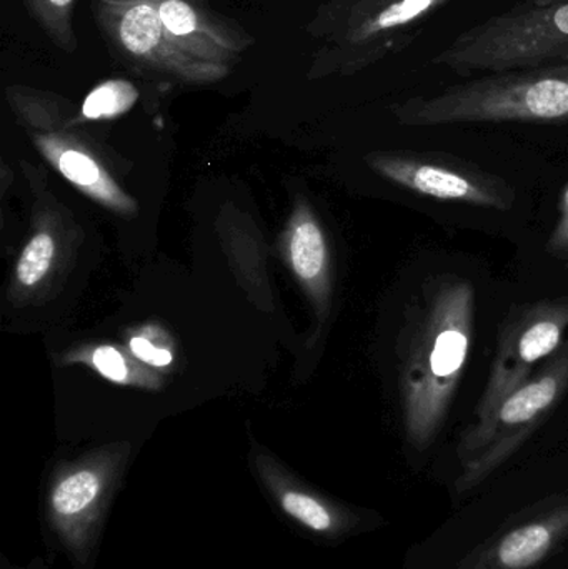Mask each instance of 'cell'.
I'll use <instances>...</instances> for the list:
<instances>
[{
  "label": "cell",
  "instance_id": "6da1fadb",
  "mask_svg": "<svg viewBox=\"0 0 568 569\" xmlns=\"http://www.w3.org/2000/svg\"><path fill=\"white\" fill-rule=\"evenodd\" d=\"M476 284L457 273L429 276L413 295L400 335V398L410 445L436 443L476 341Z\"/></svg>",
  "mask_w": 568,
  "mask_h": 569
},
{
  "label": "cell",
  "instance_id": "7a4b0ae2",
  "mask_svg": "<svg viewBox=\"0 0 568 569\" xmlns=\"http://www.w3.org/2000/svg\"><path fill=\"white\" fill-rule=\"evenodd\" d=\"M406 127L568 123V62L504 70L392 107Z\"/></svg>",
  "mask_w": 568,
  "mask_h": 569
},
{
  "label": "cell",
  "instance_id": "3957f363",
  "mask_svg": "<svg viewBox=\"0 0 568 569\" xmlns=\"http://www.w3.org/2000/svg\"><path fill=\"white\" fill-rule=\"evenodd\" d=\"M456 0H332L313 20V72L352 76L409 49Z\"/></svg>",
  "mask_w": 568,
  "mask_h": 569
},
{
  "label": "cell",
  "instance_id": "277c9868",
  "mask_svg": "<svg viewBox=\"0 0 568 569\" xmlns=\"http://www.w3.org/2000/svg\"><path fill=\"white\" fill-rule=\"evenodd\" d=\"M568 62V0H522L460 32L432 59L462 77Z\"/></svg>",
  "mask_w": 568,
  "mask_h": 569
},
{
  "label": "cell",
  "instance_id": "5b68a950",
  "mask_svg": "<svg viewBox=\"0 0 568 569\" xmlns=\"http://www.w3.org/2000/svg\"><path fill=\"white\" fill-rule=\"evenodd\" d=\"M568 395V340L482 421H472L457 445L456 491L469 493L507 463Z\"/></svg>",
  "mask_w": 568,
  "mask_h": 569
},
{
  "label": "cell",
  "instance_id": "8992f818",
  "mask_svg": "<svg viewBox=\"0 0 568 569\" xmlns=\"http://www.w3.org/2000/svg\"><path fill=\"white\" fill-rule=\"evenodd\" d=\"M92 13L110 50L136 72L187 83L219 82L230 73V67L183 52L150 0H92Z\"/></svg>",
  "mask_w": 568,
  "mask_h": 569
},
{
  "label": "cell",
  "instance_id": "52a82bcc",
  "mask_svg": "<svg viewBox=\"0 0 568 569\" xmlns=\"http://www.w3.org/2000/svg\"><path fill=\"white\" fill-rule=\"evenodd\" d=\"M567 328L568 295L510 308L497 328L492 365L474 421L489 418L500 401L534 373L536 365L559 350Z\"/></svg>",
  "mask_w": 568,
  "mask_h": 569
},
{
  "label": "cell",
  "instance_id": "ba28073f",
  "mask_svg": "<svg viewBox=\"0 0 568 569\" xmlns=\"http://www.w3.org/2000/svg\"><path fill=\"white\" fill-rule=\"evenodd\" d=\"M367 163L382 179L417 196L496 212L516 207V189L504 177L450 153L390 150L373 153Z\"/></svg>",
  "mask_w": 568,
  "mask_h": 569
},
{
  "label": "cell",
  "instance_id": "9c48e42d",
  "mask_svg": "<svg viewBox=\"0 0 568 569\" xmlns=\"http://www.w3.org/2000/svg\"><path fill=\"white\" fill-rule=\"evenodd\" d=\"M568 541V495H554L507 523L456 569H537Z\"/></svg>",
  "mask_w": 568,
  "mask_h": 569
},
{
  "label": "cell",
  "instance_id": "30bf717a",
  "mask_svg": "<svg viewBox=\"0 0 568 569\" xmlns=\"http://www.w3.org/2000/svg\"><path fill=\"white\" fill-rule=\"evenodd\" d=\"M173 42L196 59L232 69L253 39L203 0H150Z\"/></svg>",
  "mask_w": 568,
  "mask_h": 569
},
{
  "label": "cell",
  "instance_id": "8fae6325",
  "mask_svg": "<svg viewBox=\"0 0 568 569\" xmlns=\"http://www.w3.org/2000/svg\"><path fill=\"white\" fill-rule=\"evenodd\" d=\"M60 172L67 180L76 183L79 189L86 190L90 196L103 200V202L112 203L116 207H123L126 200L120 196L119 190L110 182L109 177L100 169L99 163L76 149H63L59 159Z\"/></svg>",
  "mask_w": 568,
  "mask_h": 569
},
{
  "label": "cell",
  "instance_id": "7c38bea8",
  "mask_svg": "<svg viewBox=\"0 0 568 569\" xmlns=\"http://www.w3.org/2000/svg\"><path fill=\"white\" fill-rule=\"evenodd\" d=\"M22 3L37 26L59 49L63 52H76L77 39L72 27L76 0H22Z\"/></svg>",
  "mask_w": 568,
  "mask_h": 569
},
{
  "label": "cell",
  "instance_id": "4fadbf2b",
  "mask_svg": "<svg viewBox=\"0 0 568 569\" xmlns=\"http://www.w3.org/2000/svg\"><path fill=\"white\" fill-rule=\"evenodd\" d=\"M137 99L139 90L129 80H106L83 100L82 117L89 120L116 119L132 109Z\"/></svg>",
  "mask_w": 568,
  "mask_h": 569
},
{
  "label": "cell",
  "instance_id": "5bb4252c",
  "mask_svg": "<svg viewBox=\"0 0 568 569\" xmlns=\"http://www.w3.org/2000/svg\"><path fill=\"white\" fill-rule=\"evenodd\" d=\"M290 257L300 279L316 280L322 276L326 269V242L322 232L312 220H303L293 230Z\"/></svg>",
  "mask_w": 568,
  "mask_h": 569
},
{
  "label": "cell",
  "instance_id": "9a60e30c",
  "mask_svg": "<svg viewBox=\"0 0 568 569\" xmlns=\"http://www.w3.org/2000/svg\"><path fill=\"white\" fill-rule=\"evenodd\" d=\"M99 491V478L90 471H80L63 480L53 493V510L60 515H76L86 510Z\"/></svg>",
  "mask_w": 568,
  "mask_h": 569
},
{
  "label": "cell",
  "instance_id": "2e32d148",
  "mask_svg": "<svg viewBox=\"0 0 568 569\" xmlns=\"http://www.w3.org/2000/svg\"><path fill=\"white\" fill-rule=\"evenodd\" d=\"M53 252H56V246H53L52 237L49 233H39L33 237L29 246L23 249L19 267H17V277L20 282L27 287L40 282L52 263Z\"/></svg>",
  "mask_w": 568,
  "mask_h": 569
},
{
  "label": "cell",
  "instance_id": "e0dca14e",
  "mask_svg": "<svg viewBox=\"0 0 568 569\" xmlns=\"http://www.w3.org/2000/svg\"><path fill=\"white\" fill-rule=\"evenodd\" d=\"M282 505L287 513L292 515L293 518L302 521L312 530L326 531L332 527V518H330L329 511L319 501L312 500L306 495L290 491L282 498Z\"/></svg>",
  "mask_w": 568,
  "mask_h": 569
},
{
  "label": "cell",
  "instance_id": "ac0fdd59",
  "mask_svg": "<svg viewBox=\"0 0 568 569\" xmlns=\"http://www.w3.org/2000/svg\"><path fill=\"white\" fill-rule=\"evenodd\" d=\"M546 252L568 269V182L560 192L559 219L547 240Z\"/></svg>",
  "mask_w": 568,
  "mask_h": 569
},
{
  "label": "cell",
  "instance_id": "d6986e66",
  "mask_svg": "<svg viewBox=\"0 0 568 569\" xmlns=\"http://www.w3.org/2000/svg\"><path fill=\"white\" fill-rule=\"evenodd\" d=\"M93 365L103 377L113 381H123L127 378L126 361L116 348H97L93 353Z\"/></svg>",
  "mask_w": 568,
  "mask_h": 569
},
{
  "label": "cell",
  "instance_id": "ffe728a7",
  "mask_svg": "<svg viewBox=\"0 0 568 569\" xmlns=\"http://www.w3.org/2000/svg\"><path fill=\"white\" fill-rule=\"evenodd\" d=\"M130 350L133 351L137 358L153 365V367H167V365H170V361H172V355H170L169 351L153 347L149 340L142 337L132 338V341H130Z\"/></svg>",
  "mask_w": 568,
  "mask_h": 569
}]
</instances>
